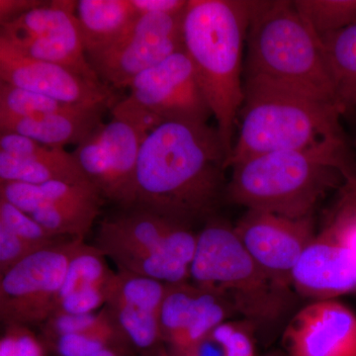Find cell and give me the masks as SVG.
Wrapping results in <instances>:
<instances>
[{
  "mask_svg": "<svg viewBox=\"0 0 356 356\" xmlns=\"http://www.w3.org/2000/svg\"><path fill=\"white\" fill-rule=\"evenodd\" d=\"M128 355H136L135 351L130 346H124V344H118V346H107V348H103L97 351V353H93V355L89 356H128Z\"/></svg>",
  "mask_w": 356,
  "mask_h": 356,
  "instance_id": "37",
  "label": "cell"
},
{
  "mask_svg": "<svg viewBox=\"0 0 356 356\" xmlns=\"http://www.w3.org/2000/svg\"><path fill=\"white\" fill-rule=\"evenodd\" d=\"M129 88L133 100L165 122L205 124L213 116L184 47L135 77Z\"/></svg>",
  "mask_w": 356,
  "mask_h": 356,
  "instance_id": "12",
  "label": "cell"
},
{
  "mask_svg": "<svg viewBox=\"0 0 356 356\" xmlns=\"http://www.w3.org/2000/svg\"><path fill=\"white\" fill-rule=\"evenodd\" d=\"M43 4L38 0H0V22H9Z\"/></svg>",
  "mask_w": 356,
  "mask_h": 356,
  "instance_id": "36",
  "label": "cell"
},
{
  "mask_svg": "<svg viewBox=\"0 0 356 356\" xmlns=\"http://www.w3.org/2000/svg\"><path fill=\"white\" fill-rule=\"evenodd\" d=\"M43 248L25 241L3 225H0V276L24 261L26 257Z\"/></svg>",
  "mask_w": 356,
  "mask_h": 356,
  "instance_id": "31",
  "label": "cell"
},
{
  "mask_svg": "<svg viewBox=\"0 0 356 356\" xmlns=\"http://www.w3.org/2000/svg\"><path fill=\"white\" fill-rule=\"evenodd\" d=\"M247 79L339 104L320 37L289 0L254 1L243 65Z\"/></svg>",
  "mask_w": 356,
  "mask_h": 356,
  "instance_id": "5",
  "label": "cell"
},
{
  "mask_svg": "<svg viewBox=\"0 0 356 356\" xmlns=\"http://www.w3.org/2000/svg\"><path fill=\"white\" fill-rule=\"evenodd\" d=\"M105 257L95 245L86 243L81 252L70 261L58 301L81 290L108 286L115 273L107 266Z\"/></svg>",
  "mask_w": 356,
  "mask_h": 356,
  "instance_id": "23",
  "label": "cell"
},
{
  "mask_svg": "<svg viewBox=\"0 0 356 356\" xmlns=\"http://www.w3.org/2000/svg\"><path fill=\"white\" fill-rule=\"evenodd\" d=\"M191 280L222 297L252 325L275 322L291 303L290 288L268 275L248 254L234 227L221 221L208 222L198 234Z\"/></svg>",
  "mask_w": 356,
  "mask_h": 356,
  "instance_id": "6",
  "label": "cell"
},
{
  "mask_svg": "<svg viewBox=\"0 0 356 356\" xmlns=\"http://www.w3.org/2000/svg\"><path fill=\"white\" fill-rule=\"evenodd\" d=\"M84 245L81 238L56 243L1 275L0 320L4 327H41L55 314L70 261Z\"/></svg>",
  "mask_w": 356,
  "mask_h": 356,
  "instance_id": "8",
  "label": "cell"
},
{
  "mask_svg": "<svg viewBox=\"0 0 356 356\" xmlns=\"http://www.w3.org/2000/svg\"><path fill=\"white\" fill-rule=\"evenodd\" d=\"M0 225H3L25 241L42 248L51 247L56 243L70 240L67 238L53 235L48 229L35 221L31 216L1 197H0Z\"/></svg>",
  "mask_w": 356,
  "mask_h": 356,
  "instance_id": "28",
  "label": "cell"
},
{
  "mask_svg": "<svg viewBox=\"0 0 356 356\" xmlns=\"http://www.w3.org/2000/svg\"><path fill=\"white\" fill-rule=\"evenodd\" d=\"M48 348L31 327L7 325L0 339V356H47Z\"/></svg>",
  "mask_w": 356,
  "mask_h": 356,
  "instance_id": "30",
  "label": "cell"
},
{
  "mask_svg": "<svg viewBox=\"0 0 356 356\" xmlns=\"http://www.w3.org/2000/svg\"><path fill=\"white\" fill-rule=\"evenodd\" d=\"M126 210L100 222L95 247L120 271L165 284L191 280L198 234L149 211Z\"/></svg>",
  "mask_w": 356,
  "mask_h": 356,
  "instance_id": "7",
  "label": "cell"
},
{
  "mask_svg": "<svg viewBox=\"0 0 356 356\" xmlns=\"http://www.w3.org/2000/svg\"><path fill=\"white\" fill-rule=\"evenodd\" d=\"M184 13L138 16L120 38L88 56L89 64L102 83L129 88L135 77L184 49Z\"/></svg>",
  "mask_w": 356,
  "mask_h": 356,
  "instance_id": "10",
  "label": "cell"
},
{
  "mask_svg": "<svg viewBox=\"0 0 356 356\" xmlns=\"http://www.w3.org/2000/svg\"><path fill=\"white\" fill-rule=\"evenodd\" d=\"M77 1H51L1 24L0 38L25 57L63 65L89 81L100 79L89 64L76 17Z\"/></svg>",
  "mask_w": 356,
  "mask_h": 356,
  "instance_id": "9",
  "label": "cell"
},
{
  "mask_svg": "<svg viewBox=\"0 0 356 356\" xmlns=\"http://www.w3.org/2000/svg\"><path fill=\"white\" fill-rule=\"evenodd\" d=\"M318 37L356 24V0H294Z\"/></svg>",
  "mask_w": 356,
  "mask_h": 356,
  "instance_id": "26",
  "label": "cell"
},
{
  "mask_svg": "<svg viewBox=\"0 0 356 356\" xmlns=\"http://www.w3.org/2000/svg\"><path fill=\"white\" fill-rule=\"evenodd\" d=\"M139 15L142 14H178L184 13L188 0H132Z\"/></svg>",
  "mask_w": 356,
  "mask_h": 356,
  "instance_id": "35",
  "label": "cell"
},
{
  "mask_svg": "<svg viewBox=\"0 0 356 356\" xmlns=\"http://www.w3.org/2000/svg\"><path fill=\"white\" fill-rule=\"evenodd\" d=\"M234 229L254 261L288 288L295 264L316 238L313 218L292 219L262 211L248 210Z\"/></svg>",
  "mask_w": 356,
  "mask_h": 356,
  "instance_id": "13",
  "label": "cell"
},
{
  "mask_svg": "<svg viewBox=\"0 0 356 356\" xmlns=\"http://www.w3.org/2000/svg\"><path fill=\"white\" fill-rule=\"evenodd\" d=\"M325 229L334 240L356 254V205L344 206Z\"/></svg>",
  "mask_w": 356,
  "mask_h": 356,
  "instance_id": "34",
  "label": "cell"
},
{
  "mask_svg": "<svg viewBox=\"0 0 356 356\" xmlns=\"http://www.w3.org/2000/svg\"><path fill=\"white\" fill-rule=\"evenodd\" d=\"M107 287L89 288L67 295L58 301L55 314L83 315L95 313L100 306L106 304Z\"/></svg>",
  "mask_w": 356,
  "mask_h": 356,
  "instance_id": "32",
  "label": "cell"
},
{
  "mask_svg": "<svg viewBox=\"0 0 356 356\" xmlns=\"http://www.w3.org/2000/svg\"><path fill=\"white\" fill-rule=\"evenodd\" d=\"M295 291L314 301L336 300L356 290V254L325 229L312 241L291 273Z\"/></svg>",
  "mask_w": 356,
  "mask_h": 356,
  "instance_id": "16",
  "label": "cell"
},
{
  "mask_svg": "<svg viewBox=\"0 0 356 356\" xmlns=\"http://www.w3.org/2000/svg\"><path fill=\"white\" fill-rule=\"evenodd\" d=\"M44 343L57 356H89L107 346H130L114 320L92 331L67 334Z\"/></svg>",
  "mask_w": 356,
  "mask_h": 356,
  "instance_id": "27",
  "label": "cell"
},
{
  "mask_svg": "<svg viewBox=\"0 0 356 356\" xmlns=\"http://www.w3.org/2000/svg\"><path fill=\"white\" fill-rule=\"evenodd\" d=\"M0 79L70 104L112 108L118 102L108 84L89 81L63 65L25 57L1 38Z\"/></svg>",
  "mask_w": 356,
  "mask_h": 356,
  "instance_id": "14",
  "label": "cell"
},
{
  "mask_svg": "<svg viewBox=\"0 0 356 356\" xmlns=\"http://www.w3.org/2000/svg\"><path fill=\"white\" fill-rule=\"evenodd\" d=\"M113 321L106 307L99 313L83 314V315H67L55 314L44 325H41L44 341L79 332L92 331L97 327L109 324Z\"/></svg>",
  "mask_w": 356,
  "mask_h": 356,
  "instance_id": "29",
  "label": "cell"
},
{
  "mask_svg": "<svg viewBox=\"0 0 356 356\" xmlns=\"http://www.w3.org/2000/svg\"><path fill=\"white\" fill-rule=\"evenodd\" d=\"M147 137L127 122L112 118L72 154L103 198L131 209L138 158Z\"/></svg>",
  "mask_w": 356,
  "mask_h": 356,
  "instance_id": "11",
  "label": "cell"
},
{
  "mask_svg": "<svg viewBox=\"0 0 356 356\" xmlns=\"http://www.w3.org/2000/svg\"><path fill=\"white\" fill-rule=\"evenodd\" d=\"M225 198L248 210L292 219L312 217L341 177L353 181L348 158L318 152L259 154L229 166Z\"/></svg>",
  "mask_w": 356,
  "mask_h": 356,
  "instance_id": "4",
  "label": "cell"
},
{
  "mask_svg": "<svg viewBox=\"0 0 356 356\" xmlns=\"http://www.w3.org/2000/svg\"><path fill=\"white\" fill-rule=\"evenodd\" d=\"M139 16L132 0H81L76 17L86 56L107 48Z\"/></svg>",
  "mask_w": 356,
  "mask_h": 356,
  "instance_id": "18",
  "label": "cell"
},
{
  "mask_svg": "<svg viewBox=\"0 0 356 356\" xmlns=\"http://www.w3.org/2000/svg\"><path fill=\"white\" fill-rule=\"evenodd\" d=\"M81 107L90 106L58 102L27 89L0 83V119L28 118Z\"/></svg>",
  "mask_w": 356,
  "mask_h": 356,
  "instance_id": "24",
  "label": "cell"
},
{
  "mask_svg": "<svg viewBox=\"0 0 356 356\" xmlns=\"http://www.w3.org/2000/svg\"><path fill=\"white\" fill-rule=\"evenodd\" d=\"M287 356H356V315L337 300L297 312L282 336Z\"/></svg>",
  "mask_w": 356,
  "mask_h": 356,
  "instance_id": "15",
  "label": "cell"
},
{
  "mask_svg": "<svg viewBox=\"0 0 356 356\" xmlns=\"http://www.w3.org/2000/svg\"><path fill=\"white\" fill-rule=\"evenodd\" d=\"M261 356H287V355L285 353H280V351H274V353H266Z\"/></svg>",
  "mask_w": 356,
  "mask_h": 356,
  "instance_id": "38",
  "label": "cell"
},
{
  "mask_svg": "<svg viewBox=\"0 0 356 356\" xmlns=\"http://www.w3.org/2000/svg\"><path fill=\"white\" fill-rule=\"evenodd\" d=\"M254 7L252 0H188L182 21L184 50L216 119L228 161L245 97L243 53Z\"/></svg>",
  "mask_w": 356,
  "mask_h": 356,
  "instance_id": "3",
  "label": "cell"
},
{
  "mask_svg": "<svg viewBox=\"0 0 356 356\" xmlns=\"http://www.w3.org/2000/svg\"><path fill=\"white\" fill-rule=\"evenodd\" d=\"M6 181L30 184L90 182L72 154L57 161H36L16 159L0 152V182Z\"/></svg>",
  "mask_w": 356,
  "mask_h": 356,
  "instance_id": "20",
  "label": "cell"
},
{
  "mask_svg": "<svg viewBox=\"0 0 356 356\" xmlns=\"http://www.w3.org/2000/svg\"><path fill=\"white\" fill-rule=\"evenodd\" d=\"M199 294L200 288L191 281L166 284L165 298L159 313V323L165 343H170L188 324Z\"/></svg>",
  "mask_w": 356,
  "mask_h": 356,
  "instance_id": "25",
  "label": "cell"
},
{
  "mask_svg": "<svg viewBox=\"0 0 356 356\" xmlns=\"http://www.w3.org/2000/svg\"><path fill=\"white\" fill-rule=\"evenodd\" d=\"M227 163L217 128L165 122L140 147L131 209L185 225L209 216L225 197Z\"/></svg>",
  "mask_w": 356,
  "mask_h": 356,
  "instance_id": "1",
  "label": "cell"
},
{
  "mask_svg": "<svg viewBox=\"0 0 356 356\" xmlns=\"http://www.w3.org/2000/svg\"><path fill=\"white\" fill-rule=\"evenodd\" d=\"M229 166L273 152H318L348 158L337 102L261 81L243 79Z\"/></svg>",
  "mask_w": 356,
  "mask_h": 356,
  "instance_id": "2",
  "label": "cell"
},
{
  "mask_svg": "<svg viewBox=\"0 0 356 356\" xmlns=\"http://www.w3.org/2000/svg\"><path fill=\"white\" fill-rule=\"evenodd\" d=\"M168 356H255L250 325L222 323L186 350Z\"/></svg>",
  "mask_w": 356,
  "mask_h": 356,
  "instance_id": "22",
  "label": "cell"
},
{
  "mask_svg": "<svg viewBox=\"0 0 356 356\" xmlns=\"http://www.w3.org/2000/svg\"><path fill=\"white\" fill-rule=\"evenodd\" d=\"M111 113L113 118L127 122L147 135L165 123L163 119L140 106L130 96L115 103L112 106Z\"/></svg>",
  "mask_w": 356,
  "mask_h": 356,
  "instance_id": "33",
  "label": "cell"
},
{
  "mask_svg": "<svg viewBox=\"0 0 356 356\" xmlns=\"http://www.w3.org/2000/svg\"><path fill=\"white\" fill-rule=\"evenodd\" d=\"M320 39L337 102L346 112L356 107V24Z\"/></svg>",
  "mask_w": 356,
  "mask_h": 356,
  "instance_id": "19",
  "label": "cell"
},
{
  "mask_svg": "<svg viewBox=\"0 0 356 356\" xmlns=\"http://www.w3.org/2000/svg\"><path fill=\"white\" fill-rule=\"evenodd\" d=\"M107 107L90 106L18 119H0L1 133L25 136L47 147L81 145L102 125Z\"/></svg>",
  "mask_w": 356,
  "mask_h": 356,
  "instance_id": "17",
  "label": "cell"
},
{
  "mask_svg": "<svg viewBox=\"0 0 356 356\" xmlns=\"http://www.w3.org/2000/svg\"><path fill=\"white\" fill-rule=\"evenodd\" d=\"M103 203L43 201L31 216L53 235L84 240L99 216Z\"/></svg>",
  "mask_w": 356,
  "mask_h": 356,
  "instance_id": "21",
  "label": "cell"
}]
</instances>
